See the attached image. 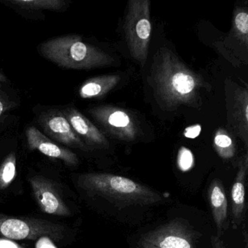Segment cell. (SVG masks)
Instances as JSON below:
<instances>
[{
	"label": "cell",
	"instance_id": "obj_1",
	"mask_svg": "<svg viewBox=\"0 0 248 248\" xmlns=\"http://www.w3.org/2000/svg\"><path fill=\"white\" fill-rule=\"evenodd\" d=\"M150 81L159 107L170 111L181 106H201L202 91L211 88L166 47L159 48L154 58Z\"/></svg>",
	"mask_w": 248,
	"mask_h": 248
},
{
	"label": "cell",
	"instance_id": "obj_2",
	"mask_svg": "<svg viewBox=\"0 0 248 248\" xmlns=\"http://www.w3.org/2000/svg\"><path fill=\"white\" fill-rule=\"evenodd\" d=\"M78 185L90 194L121 206L152 205L162 201V196L152 188L113 174H83L78 178Z\"/></svg>",
	"mask_w": 248,
	"mask_h": 248
},
{
	"label": "cell",
	"instance_id": "obj_3",
	"mask_svg": "<svg viewBox=\"0 0 248 248\" xmlns=\"http://www.w3.org/2000/svg\"><path fill=\"white\" fill-rule=\"evenodd\" d=\"M40 52L47 60L66 69L89 70L110 66L114 62L109 55L78 35L47 40L40 46Z\"/></svg>",
	"mask_w": 248,
	"mask_h": 248
},
{
	"label": "cell",
	"instance_id": "obj_4",
	"mask_svg": "<svg viewBox=\"0 0 248 248\" xmlns=\"http://www.w3.org/2000/svg\"><path fill=\"white\" fill-rule=\"evenodd\" d=\"M150 5L149 0H130L123 26L130 54L142 66L147 61L152 36Z\"/></svg>",
	"mask_w": 248,
	"mask_h": 248
},
{
	"label": "cell",
	"instance_id": "obj_5",
	"mask_svg": "<svg viewBox=\"0 0 248 248\" xmlns=\"http://www.w3.org/2000/svg\"><path fill=\"white\" fill-rule=\"evenodd\" d=\"M62 225L43 219L16 217L0 213V235L12 240H35L48 236L59 241L64 236Z\"/></svg>",
	"mask_w": 248,
	"mask_h": 248
},
{
	"label": "cell",
	"instance_id": "obj_6",
	"mask_svg": "<svg viewBox=\"0 0 248 248\" xmlns=\"http://www.w3.org/2000/svg\"><path fill=\"white\" fill-rule=\"evenodd\" d=\"M228 125L248 146V91L233 81L226 82Z\"/></svg>",
	"mask_w": 248,
	"mask_h": 248
},
{
	"label": "cell",
	"instance_id": "obj_7",
	"mask_svg": "<svg viewBox=\"0 0 248 248\" xmlns=\"http://www.w3.org/2000/svg\"><path fill=\"white\" fill-rule=\"evenodd\" d=\"M89 112L108 133L117 139L124 141H133L137 139L139 127L127 111L111 106H101L92 108Z\"/></svg>",
	"mask_w": 248,
	"mask_h": 248
},
{
	"label": "cell",
	"instance_id": "obj_8",
	"mask_svg": "<svg viewBox=\"0 0 248 248\" xmlns=\"http://www.w3.org/2000/svg\"><path fill=\"white\" fill-rule=\"evenodd\" d=\"M140 241L158 248H194L193 232L184 222L178 220L148 232Z\"/></svg>",
	"mask_w": 248,
	"mask_h": 248
},
{
	"label": "cell",
	"instance_id": "obj_9",
	"mask_svg": "<svg viewBox=\"0 0 248 248\" xmlns=\"http://www.w3.org/2000/svg\"><path fill=\"white\" fill-rule=\"evenodd\" d=\"M30 183L34 198L42 211L53 216H68L71 214L70 210L53 181L36 175L30 178Z\"/></svg>",
	"mask_w": 248,
	"mask_h": 248
},
{
	"label": "cell",
	"instance_id": "obj_10",
	"mask_svg": "<svg viewBox=\"0 0 248 248\" xmlns=\"http://www.w3.org/2000/svg\"><path fill=\"white\" fill-rule=\"evenodd\" d=\"M39 123L45 133L59 143L85 150L83 140L76 134L62 111L53 110L42 114Z\"/></svg>",
	"mask_w": 248,
	"mask_h": 248
},
{
	"label": "cell",
	"instance_id": "obj_11",
	"mask_svg": "<svg viewBox=\"0 0 248 248\" xmlns=\"http://www.w3.org/2000/svg\"><path fill=\"white\" fill-rule=\"evenodd\" d=\"M26 137L30 150L38 151L48 157L63 161L70 166H75L79 162L76 154L69 149L59 146L36 127H29L26 131Z\"/></svg>",
	"mask_w": 248,
	"mask_h": 248
},
{
	"label": "cell",
	"instance_id": "obj_12",
	"mask_svg": "<svg viewBox=\"0 0 248 248\" xmlns=\"http://www.w3.org/2000/svg\"><path fill=\"white\" fill-rule=\"evenodd\" d=\"M62 112L70 123L74 131L88 145L104 149L109 146V143L105 136L78 109L68 108Z\"/></svg>",
	"mask_w": 248,
	"mask_h": 248
},
{
	"label": "cell",
	"instance_id": "obj_13",
	"mask_svg": "<svg viewBox=\"0 0 248 248\" xmlns=\"http://www.w3.org/2000/svg\"><path fill=\"white\" fill-rule=\"evenodd\" d=\"M248 170V153L242 156L238 162V170L231 191L232 200V222L233 227L237 228L245 220L246 202L245 185Z\"/></svg>",
	"mask_w": 248,
	"mask_h": 248
},
{
	"label": "cell",
	"instance_id": "obj_14",
	"mask_svg": "<svg viewBox=\"0 0 248 248\" xmlns=\"http://www.w3.org/2000/svg\"><path fill=\"white\" fill-rule=\"evenodd\" d=\"M208 199L213 220L217 230V236L220 237L223 230L227 227L228 201L221 181L213 180L208 190Z\"/></svg>",
	"mask_w": 248,
	"mask_h": 248
},
{
	"label": "cell",
	"instance_id": "obj_15",
	"mask_svg": "<svg viewBox=\"0 0 248 248\" xmlns=\"http://www.w3.org/2000/svg\"><path fill=\"white\" fill-rule=\"evenodd\" d=\"M121 78L117 75H101L85 81L79 90V95L83 99L99 98L114 89Z\"/></svg>",
	"mask_w": 248,
	"mask_h": 248
},
{
	"label": "cell",
	"instance_id": "obj_16",
	"mask_svg": "<svg viewBox=\"0 0 248 248\" xmlns=\"http://www.w3.org/2000/svg\"><path fill=\"white\" fill-rule=\"evenodd\" d=\"M226 38L233 39L241 47H248V13L242 7H237L233 11L232 30Z\"/></svg>",
	"mask_w": 248,
	"mask_h": 248
},
{
	"label": "cell",
	"instance_id": "obj_17",
	"mask_svg": "<svg viewBox=\"0 0 248 248\" xmlns=\"http://www.w3.org/2000/svg\"><path fill=\"white\" fill-rule=\"evenodd\" d=\"M213 147L222 159H230L236 153L234 142L226 130L219 128L216 130L213 139Z\"/></svg>",
	"mask_w": 248,
	"mask_h": 248
},
{
	"label": "cell",
	"instance_id": "obj_18",
	"mask_svg": "<svg viewBox=\"0 0 248 248\" xmlns=\"http://www.w3.org/2000/svg\"><path fill=\"white\" fill-rule=\"evenodd\" d=\"M16 175V156L14 152H11L0 165V190L8 188L14 182Z\"/></svg>",
	"mask_w": 248,
	"mask_h": 248
},
{
	"label": "cell",
	"instance_id": "obj_19",
	"mask_svg": "<svg viewBox=\"0 0 248 248\" xmlns=\"http://www.w3.org/2000/svg\"><path fill=\"white\" fill-rule=\"evenodd\" d=\"M10 3L27 10H53L58 11L64 7L63 0H11Z\"/></svg>",
	"mask_w": 248,
	"mask_h": 248
},
{
	"label": "cell",
	"instance_id": "obj_20",
	"mask_svg": "<svg viewBox=\"0 0 248 248\" xmlns=\"http://www.w3.org/2000/svg\"><path fill=\"white\" fill-rule=\"evenodd\" d=\"M177 163L181 170L186 172L191 170L194 164V155L191 150L184 146L181 147L178 151Z\"/></svg>",
	"mask_w": 248,
	"mask_h": 248
},
{
	"label": "cell",
	"instance_id": "obj_21",
	"mask_svg": "<svg viewBox=\"0 0 248 248\" xmlns=\"http://www.w3.org/2000/svg\"><path fill=\"white\" fill-rule=\"evenodd\" d=\"M12 108V103L5 93L0 91V118Z\"/></svg>",
	"mask_w": 248,
	"mask_h": 248
},
{
	"label": "cell",
	"instance_id": "obj_22",
	"mask_svg": "<svg viewBox=\"0 0 248 248\" xmlns=\"http://www.w3.org/2000/svg\"><path fill=\"white\" fill-rule=\"evenodd\" d=\"M201 130L202 127L200 124H194V125L189 126L185 129L184 136L187 139H194L200 136Z\"/></svg>",
	"mask_w": 248,
	"mask_h": 248
},
{
	"label": "cell",
	"instance_id": "obj_23",
	"mask_svg": "<svg viewBox=\"0 0 248 248\" xmlns=\"http://www.w3.org/2000/svg\"><path fill=\"white\" fill-rule=\"evenodd\" d=\"M36 248H57L48 236H42L37 239Z\"/></svg>",
	"mask_w": 248,
	"mask_h": 248
},
{
	"label": "cell",
	"instance_id": "obj_24",
	"mask_svg": "<svg viewBox=\"0 0 248 248\" xmlns=\"http://www.w3.org/2000/svg\"><path fill=\"white\" fill-rule=\"evenodd\" d=\"M0 248H24L12 239L0 238Z\"/></svg>",
	"mask_w": 248,
	"mask_h": 248
},
{
	"label": "cell",
	"instance_id": "obj_25",
	"mask_svg": "<svg viewBox=\"0 0 248 248\" xmlns=\"http://www.w3.org/2000/svg\"><path fill=\"white\" fill-rule=\"evenodd\" d=\"M212 244H213V248H225L223 241L220 240V237H212Z\"/></svg>",
	"mask_w": 248,
	"mask_h": 248
},
{
	"label": "cell",
	"instance_id": "obj_26",
	"mask_svg": "<svg viewBox=\"0 0 248 248\" xmlns=\"http://www.w3.org/2000/svg\"><path fill=\"white\" fill-rule=\"evenodd\" d=\"M140 248H158L155 245H151V244L146 243V242H140Z\"/></svg>",
	"mask_w": 248,
	"mask_h": 248
},
{
	"label": "cell",
	"instance_id": "obj_27",
	"mask_svg": "<svg viewBox=\"0 0 248 248\" xmlns=\"http://www.w3.org/2000/svg\"><path fill=\"white\" fill-rule=\"evenodd\" d=\"M7 81H8V79H7L6 77L0 71V82H6Z\"/></svg>",
	"mask_w": 248,
	"mask_h": 248
}]
</instances>
